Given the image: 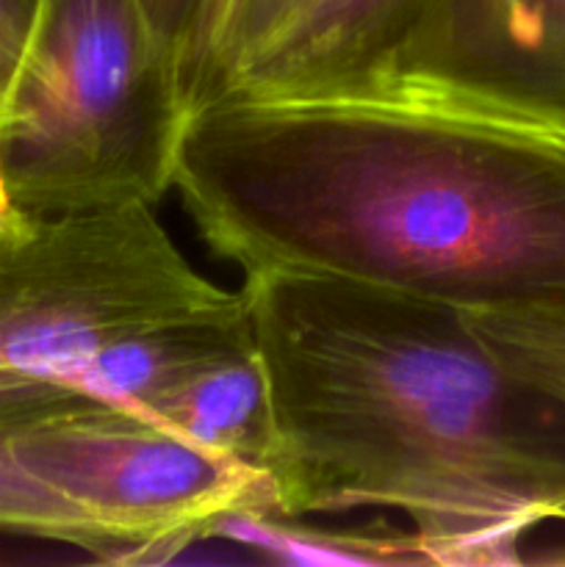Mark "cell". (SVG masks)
Wrapping results in <instances>:
<instances>
[{
    "mask_svg": "<svg viewBox=\"0 0 565 567\" xmlns=\"http://www.w3.org/2000/svg\"><path fill=\"white\" fill-rule=\"evenodd\" d=\"M172 188L210 252L454 310L565 305V131L393 83L230 92L183 122Z\"/></svg>",
    "mask_w": 565,
    "mask_h": 567,
    "instance_id": "1",
    "label": "cell"
},
{
    "mask_svg": "<svg viewBox=\"0 0 565 567\" xmlns=\"http://www.w3.org/2000/svg\"><path fill=\"white\" fill-rule=\"evenodd\" d=\"M269 385L277 515H402L430 567L526 565L565 520V404L449 305L305 275L244 277Z\"/></svg>",
    "mask_w": 565,
    "mask_h": 567,
    "instance_id": "2",
    "label": "cell"
},
{
    "mask_svg": "<svg viewBox=\"0 0 565 567\" xmlns=\"http://www.w3.org/2000/svg\"><path fill=\"white\" fill-rule=\"evenodd\" d=\"M186 116L138 0H37L0 100L11 199L28 216L155 205L172 192Z\"/></svg>",
    "mask_w": 565,
    "mask_h": 567,
    "instance_id": "3",
    "label": "cell"
},
{
    "mask_svg": "<svg viewBox=\"0 0 565 567\" xmlns=\"http://www.w3.org/2000/svg\"><path fill=\"white\" fill-rule=\"evenodd\" d=\"M238 310L242 288L194 269L155 205L33 216L0 238V426L83 402L72 380L97 349Z\"/></svg>",
    "mask_w": 565,
    "mask_h": 567,
    "instance_id": "4",
    "label": "cell"
},
{
    "mask_svg": "<svg viewBox=\"0 0 565 567\" xmlns=\"http://www.w3.org/2000/svg\"><path fill=\"white\" fill-rule=\"evenodd\" d=\"M11 441L28 468L116 532L127 565L175 563L227 509L277 515L264 471L111 404H66Z\"/></svg>",
    "mask_w": 565,
    "mask_h": 567,
    "instance_id": "5",
    "label": "cell"
},
{
    "mask_svg": "<svg viewBox=\"0 0 565 567\" xmlns=\"http://www.w3.org/2000/svg\"><path fill=\"white\" fill-rule=\"evenodd\" d=\"M371 83L565 131V0H421Z\"/></svg>",
    "mask_w": 565,
    "mask_h": 567,
    "instance_id": "6",
    "label": "cell"
},
{
    "mask_svg": "<svg viewBox=\"0 0 565 567\" xmlns=\"http://www.w3.org/2000/svg\"><path fill=\"white\" fill-rule=\"evenodd\" d=\"M419 3L421 0H308L266 39L222 94L294 97L366 86Z\"/></svg>",
    "mask_w": 565,
    "mask_h": 567,
    "instance_id": "7",
    "label": "cell"
},
{
    "mask_svg": "<svg viewBox=\"0 0 565 567\" xmlns=\"http://www.w3.org/2000/svg\"><path fill=\"white\" fill-rule=\"evenodd\" d=\"M127 413L269 476L275 424L255 338L188 365Z\"/></svg>",
    "mask_w": 565,
    "mask_h": 567,
    "instance_id": "8",
    "label": "cell"
},
{
    "mask_svg": "<svg viewBox=\"0 0 565 567\" xmlns=\"http://www.w3.org/2000/svg\"><path fill=\"white\" fill-rule=\"evenodd\" d=\"M233 543L258 563L275 565H366V567H430L413 529L358 526L341 529L305 524V518L227 509L203 526L199 543Z\"/></svg>",
    "mask_w": 565,
    "mask_h": 567,
    "instance_id": "9",
    "label": "cell"
},
{
    "mask_svg": "<svg viewBox=\"0 0 565 567\" xmlns=\"http://www.w3.org/2000/svg\"><path fill=\"white\" fill-rule=\"evenodd\" d=\"M308 0H205L177 59L186 114L227 92L242 66Z\"/></svg>",
    "mask_w": 565,
    "mask_h": 567,
    "instance_id": "10",
    "label": "cell"
},
{
    "mask_svg": "<svg viewBox=\"0 0 565 567\" xmlns=\"http://www.w3.org/2000/svg\"><path fill=\"white\" fill-rule=\"evenodd\" d=\"M0 532L59 543L94 563L127 565L131 557L114 529L28 468L6 426H0Z\"/></svg>",
    "mask_w": 565,
    "mask_h": 567,
    "instance_id": "11",
    "label": "cell"
},
{
    "mask_svg": "<svg viewBox=\"0 0 565 567\" xmlns=\"http://www.w3.org/2000/svg\"><path fill=\"white\" fill-rule=\"evenodd\" d=\"M460 313L510 374L565 404V305Z\"/></svg>",
    "mask_w": 565,
    "mask_h": 567,
    "instance_id": "12",
    "label": "cell"
},
{
    "mask_svg": "<svg viewBox=\"0 0 565 567\" xmlns=\"http://www.w3.org/2000/svg\"><path fill=\"white\" fill-rule=\"evenodd\" d=\"M138 3H142L144 17H147L150 31L155 33L161 48L175 61L177 72V59L186 48V39L192 33L194 22H197L199 11H203L205 0H138Z\"/></svg>",
    "mask_w": 565,
    "mask_h": 567,
    "instance_id": "13",
    "label": "cell"
},
{
    "mask_svg": "<svg viewBox=\"0 0 565 567\" xmlns=\"http://www.w3.org/2000/svg\"><path fill=\"white\" fill-rule=\"evenodd\" d=\"M37 0H0V100L9 92L31 33Z\"/></svg>",
    "mask_w": 565,
    "mask_h": 567,
    "instance_id": "14",
    "label": "cell"
},
{
    "mask_svg": "<svg viewBox=\"0 0 565 567\" xmlns=\"http://www.w3.org/2000/svg\"><path fill=\"white\" fill-rule=\"evenodd\" d=\"M31 219H33V216L22 214V210L17 208L14 199H11L9 186H6L3 169H0V238L11 236V233H17V230H22V227H25Z\"/></svg>",
    "mask_w": 565,
    "mask_h": 567,
    "instance_id": "15",
    "label": "cell"
},
{
    "mask_svg": "<svg viewBox=\"0 0 565 567\" xmlns=\"http://www.w3.org/2000/svg\"><path fill=\"white\" fill-rule=\"evenodd\" d=\"M526 563H537V565H563L565 567V546L552 548V551L535 554V557H526Z\"/></svg>",
    "mask_w": 565,
    "mask_h": 567,
    "instance_id": "16",
    "label": "cell"
}]
</instances>
